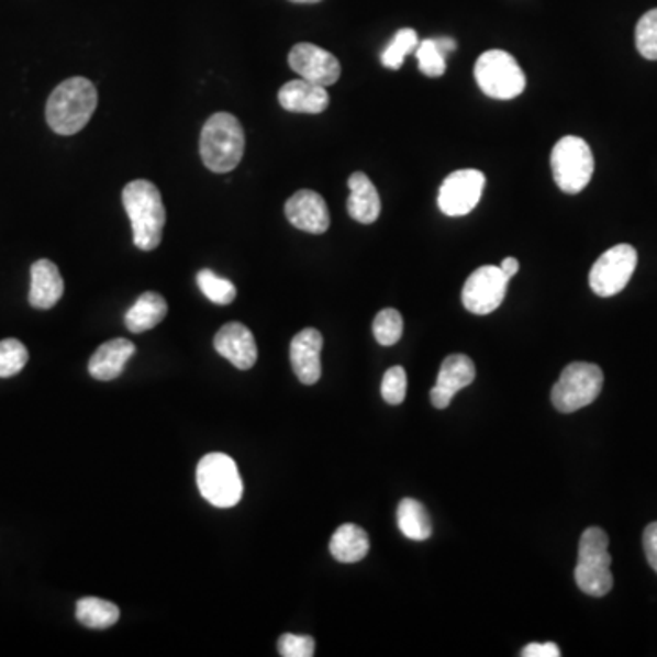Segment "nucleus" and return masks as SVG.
Masks as SVG:
<instances>
[{
    "label": "nucleus",
    "mask_w": 657,
    "mask_h": 657,
    "mask_svg": "<svg viewBox=\"0 0 657 657\" xmlns=\"http://www.w3.org/2000/svg\"><path fill=\"white\" fill-rule=\"evenodd\" d=\"M98 88L87 77H70L55 88L46 103V121L55 134L81 132L98 109Z\"/></svg>",
    "instance_id": "nucleus-1"
},
{
    "label": "nucleus",
    "mask_w": 657,
    "mask_h": 657,
    "mask_svg": "<svg viewBox=\"0 0 657 657\" xmlns=\"http://www.w3.org/2000/svg\"><path fill=\"white\" fill-rule=\"evenodd\" d=\"M123 205L132 223L135 247L141 250L159 247L167 212L156 185L148 179L130 181L123 190Z\"/></svg>",
    "instance_id": "nucleus-2"
},
{
    "label": "nucleus",
    "mask_w": 657,
    "mask_h": 657,
    "mask_svg": "<svg viewBox=\"0 0 657 657\" xmlns=\"http://www.w3.org/2000/svg\"><path fill=\"white\" fill-rule=\"evenodd\" d=\"M245 130L232 113H214L201 130L200 154L212 172H231L242 162Z\"/></svg>",
    "instance_id": "nucleus-3"
},
{
    "label": "nucleus",
    "mask_w": 657,
    "mask_h": 657,
    "mask_svg": "<svg viewBox=\"0 0 657 657\" xmlns=\"http://www.w3.org/2000/svg\"><path fill=\"white\" fill-rule=\"evenodd\" d=\"M612 557L609 552V535L601 528L582 532L577 555L576 582L581 592L592 598H603L614 587Z\"/></svg>",
    "instance_id": "nucleus-4"
},
{
    "label": "nucleus",
    "mask_w": 657,
    "mask_h": 657,
    "mask_svg": "<svg viewBox=\"0 0 657 657\" xmlns=\"http://www.w3.org/2000/svg\"><path fill=\"white\" fill-rule=\"evenodd\" d=\"M198 488L212 506L232 508L242 501L243 480L237 466L225 453H209L196 469Z\"/></svg>",
    "instance_id": "nucleus-5"
},
{
    "label": "nucleus",
    "mask_w": 657,
    "mask_h": 657,
    "mask_svg": "<svg viewBox=\"0 0 657 657\" xmlns=\"http://www.w3.org/2000/svg\"><path fill=\"white\" fill-rule=\"evenodd\" d=\"M475 81L491 99L510 101L524 92L526 76L512 54L504 49H490L477 59Z\"/></svg>",
    "instance_id": "nucleus-6"
},
{
    "label": "nucleus",
    "mask_w": 657,
    "mask_h": 657,
    "mask_svg": "<svg viewBox=\"0 0 657 657\" xmlns=\"http://www.w3.org/2000/svg\"><path fill=\"white\" fill-rule=\"evenodd\" d=\"M593 154L590 145L577 135H565L552 151V174L565 194H579L593 176Z\"/></svg>",
    "instance_id": "nucleus-7"
},
{
    "label": "nucleus",
    "mask_w": 657,
    "mask_h": 657,
    "mask_svg": "<svg viewBox=\"0 0 657 657\" xmlns=\"http://www.w3.org/2000/svg\"><path fill=\"white\" fill-rule=\"evenodd\" d=\"M603 371L595 364L574 361L560 372V378L552 389V402L560 413L576 411L592 404L603 389Z\"/></svg>",
    "instance_id": "nucleus-8"
},
{
    "label": "nucleus",
    "mask_w": 657,
    "mask_h": 657,
    "mask_svg": "<svg viewBox=\"0 0 657 657\" xmlns=\"http://www.w3.org/2000/svg\"><path fill=\"white\" fill-rule=\"evenodd\" d=\"M637 267V250L632 245L621 243L609 248L603 256H599L593 264L588 281L598 297L610 298L620 294Z\"/></svg>",
    "instance_id": "nucleus-9"
},
{
    "label": "nucleus",
    "mask_w": 657,
    "mask_h": 657,
    "mask_svg": "<svg viewBox=\"0 0 657 657\" xmlns=\"http://www.w3.org/2000/svg\"><path fill=\"white\" fill-rule=\"evenodd\" d=\"M508 283L510 278L502 272L501 267L495 265L479 267L464 283V308L468 309L469 313L480 314V316L493 313L504 302Z\"/></svg>",
    "instance_id": "nucleus-10"
},
{
    "label": "nucleus",
    "mask_w": 657,
    "mask_h": 657,
    "mask_svg": "<svg viewBox=\"0 0 657 657\" xmlns=\"http://www.w3.org/2000/svg\"><path fill=\"white\" fill-rule=\"evenodd\" d=\"M486 176L475 168L449 174L438 190V207L446 216H466L479 205Z\"/></svg>",
    "instance_id": "nucleus-11"
},
{
    "label": "nucleus",
    "mask_w": 657,
    "mask_h": 657,
    "mask_svg": "<svg viewBox=\"0 0 657 657\" xmlns=\"http://www.w3.org/2000/svg\"><path fill=\"white\" fill-rule=\"evenodd\" d=\"M289 66L305 81L316 82L320 87H333L342 76L339 60L327 49L316 44L300 43L292 46Z\"/></svg>",
    "instance_id": "nucleus-12"
},
{
    "label": "nucleus",
    "mask_w": 657,
    "mask_h": 657,
    "mask_svg": "<svg viewBox=\"0 0 657 657\" xmlns=\"http://www.w3.org/2000/svg\"><path fill=\"white\" fill-rule=\"evenodd\" d=\"M475 377H477V369H475L474 360L469 356H447L446 360L442 361L437 383L430 393L432 404L437 410H446L447 405L452 404L453 397L460 389L468 388L469 383H474Z\"/></svg>",
    "instance_id": "nucleus-13"
},
{
    "label": "nucleus",
    "mask_w": 657,
    "mask_h": 657,
    "mask_svg": "<svg viewBox=\"0 0 657 657\" xmlns=\"http://www.w3.org/2000/svg\"><path fill=\"white\" fill-rule=\"evenodd\" d=\"M286 216L292 226L309 234H324L331 225L327 203L314 190H298L286 203Z\"/></svg>",
    "instance_id": "nucleus-14"
},
{
    "label": "nucleus",
    "mask_w": 657,
    "mask_h": 657,
    "mask_svg": "<svg viewBox=\"0 0 657 657\" xmlns=\"http://www.w3.org/2000/svg\"><path fill=\"white\" fill-rule=\"evenodd\" d=\"M322 347L324 336L319 328L308 327L292 338L291 364L298 380L305 386H313L322 377Z\"/></svg>",
    "instance_id": "nucleus-15"
},
{
    "label": "nucleus",
    "mask_w": 657,
    "mask_h": 657,
    "mask_svg": "<svg viewBox=\"0 0 657 657\" xmlns=\"http://www.w3.org/2000/svg\"><path fill=\"white\" fill-rule=\"evenodd\" d=\"M214 349L242 371H247L258 360V345L254 334L240 322H231L218 331Z\"/></svg>",
    "instance_id": "nucleus-16"
},
{
    "label": "nucleus",
    "mask_w": 657,
    "mask_h": 657,
    "mask_svg": "<svg viewBox=\"0 0 657 657\" xmlns=\"http://www.w3.org/2000/svg\"><path fill=\"white\" fill-rule=\"evenodd\" d=\"M65 292V281L59 267L49 259H38L32 265V286H30V305L41 311L52 309L59 303Z\"/></svg>",
    "instance_id": "nucleus-17"
},
{
    "label": "nucleus",
    "mask_w": 657,
    "mask_h": 657,
    "mask_svg": "<svg viewBox=\"0 0 657 657\" xmlns=\"http://www.w3.org/2000/svg\"><path fill=\"white\" fill-rule=\"evenodd\" d=\"M278 101L281 109L294 113H322L328 107V93L325 87L305 79H294L280 88Z\"/></svg>",
    "instance_id": "nucleus-18"
},
{
    "label": "nucleus",
    "mask_w": 657,
    "mask_h": 657,
    "mask_svg": "<svg viewBox=\"0 0 657 657\" xmlns=\"http://www.w3.org/2000/svg\"><path fill=\"white\" fill-rule=\"evenodd\" d=\"M349 185V200H347V212L353 220L364 225H371L380 218L382 201L378 194L377 187L364 172H355L347 179Z\"/></svg>",
    "instance_id": "nucleus-19"
},
{
    "label": "nucleus",
    "mask_w": 657,
    "mask_h": 657,
    "mask_svg": "<svg viewBox=\"0 0 657 657\" xmlns=\"http://www.w3.org/2000/svg\"><path fill=\"white\" fill-rule=\"evenodd\" d=\"M135 345L126 338L110 339L101 345L88 364V371L96 380L109 382L121 377L126 361L134 356Z\"/></svg>",
    "instance_id": "nucleus-20"
},
{
    "label": "nucleus",
    "mask_w": 657,
    "mask_h": 657,
    "mask_svg": "<svg viewBox=\"0 0 657 657\" xmlns=\"http://www.w3.org/2000/svg\"><path fill=\"white\" fill-rule=\"evenodd\" d=\"M168 313L167 300L157 292H145L124 314V324L132 333L140 334L162 324Z\"/></svg>",
    "instance_id": "nucleus-21"
},
{
    "label": "nucleus",
    "mask_w": 657,
    "mask_h": 657,
    "mask_svg": "<svg viewBox=\"0 0 657 657\" xmlns=\"http://www.w3.org/2000/svg\"><path fill=\"white\" fill-rule=\"evenodd\" d=\"M328 549L338 563L353 565V563L366 559V555L369 554V537H367L366 530L356 524H342L331 537Z\"/></svg>",
    "instance_id": "nucleus-22"
},
{
    "label": "nucleus",
    "mask_w": 657,
    "mask_h": 657,
    "mask_svg": "<svg viewBox=\"0 0 657 657\" xmlns=\"http://www.w3.org/2000/svg\"><path fill=\"white\" fill-rule=\"evenodd\" d=\"M397 523L402 534L411 541H427L433 534V524L430 513L421 502L415 499H402L397 510Z\"/></svg>",
    "instance_id": "nucleus-23"
},
{
    "label": "nucleus",
    "mask_w": 657,
    "mask_h": 657,
    "mask_svg": "<svg viewBox=\"0 0 657 657\" xmlns=\"http://www.w3.org/2000/svg\"><path fill=\"white\" fill-rule=\"evenodd\" d=\"M118 604L110 603L107 599L85 598L77 601L76 617L81 625L96 631H104L115 625L119 621Z\"/></svg>",
    "instance_id": "nucleus-24"
},
{
    "label": "nucleus",
    "mask_w": 657,
    "mask_h": 657,
    "mask_svg": "<svg viewBox=\"0 0 657 657\" xmlns=\"http://www.w3.org/2000/svg\"><path fill=\"white\" fill-rule=\"evenodd\" d=\"M198 280V287L200 291L205 294L212 303L218 305H229V303L236 300V287L231 280L221 278L216 272H212L211 269H203L196 276Z\"/></svg>",
    "instance_id": "nucleus-25"
},
{
    "label": "nucleus",
    "mask_w": 657,
    "mask_h": 657,
    "mask_svg": "<svg viewBox=\"0 0 657 657\" xmlns=\"http://www.w3.org/2000/svg\"><path fill=\"white\" fill-rule=\"evenodd\" d=\"M419 46V35L411 27H402L394 35L393 41L383 49L382 65L389 70H400L404 65L405 55L411 54Z\"/></svg>",
    "instance_id": "nucleus-26"
},
{
    "label": "nucleus",
    "mask_w": 657,
    "mask_h": 657,
    "mask_svg": "<svg viewBox=\"0 0 657 657\" xmlns=\"http://www.w3.org/2000/svg\"><path fill=\"white\" fill-rule=\"evenodd\" d=\"M404 333V320L397 309H383L372 322V334L380 345H394Z\"/></svg>",
    "instance_id": "nucleus-27"
},
{
    "label": "nucleus",
    "mask_w": 657,
    "mask_h": 657,
    "mask_svg": "<svg viewBox=\"0 0 657 657\" xmlns=\"http://www.w3.org/2000/svg\"><path fill=\"white\" fill-rule=\"evenodd\" d=\"M27 349L15 338L0 342V378L15 377L26 367Z\"/></svg>",
    "instance_id": "nucleus-28"
},
{
    "label": "nucleus",
    "mask_w": 657,
    "mask_h": 657,
    "mask_svg": "<svg viewBox=\"0 0 657 657\" xmlns=\"http://www.w3.org/2000/svg\"><path fill=\"white\" fill-rule=\"evenodd\" d=\"M637 52L647 60H657V8L639 19L636 27Z\"/></svg>",
    "instance_id": "nucleus-29"
},
{
    "label": "nucleus",
    "mask_w": 657,
    "mask_h": 657,
    "mask_svg": "<svg viewBox=\"0 0 657 657\" xmlns=\"http://www.w3.org/2000/svg\"><path fill=\"white\" fill-rule=\"evenodd\" d=\"M416 59L422 74L427 77H441L446 74V59L435 38H426L416 46Z\"/></svg>",
    "instance_id": "nucleus-30"
},
{
    "label": "nucleus",
    "mask_w": 657,
    "mask_h": 657,
    "mask_svg": "<svg viewBox=\"0 0 657 657\" xmlns=\"http://www.w3.org/2000/svg\"><path fill=\"white\" fill-rule=\"evenodd\" d=\"M408 393V375L404 367L394 366L386 371L382 380V397L388 404L399 405Z\"/></svg>",
    "instance_id": "nucleus-31"
},
{
    "label": "nucleus",
    "mask_w": 657,
    "mask_h": 657,
    "mask_svg": "<svg viewBox=\"0 0 657 657\" xmlns=\"http://www.w3.org/2000/svg\"><path fill=\"white\" fill-rule=\"evenodd\" d=\"M314 650H316V643L311 636L283 634L278 639V653L283 657H313Z\"/></svg>",
    "instance_id": "nucleus-32"
},
{
    "label": "nucleus",
    "mask_w": 657,
    "mask_h": 657,
    "mask_svg": "<svg viewBox=\"0 0 657 657\" xmlns=\"http://www.w3.org/2000/svg\"><path fill=\"white\" fill-rule=\"evenodd\" d=\"M643 548L647 555L648 565L653 566L657 574V523L648 524L643 534Z\"/></svg>",
    "instance_id": "nucleus-33"
},
{
    "label": "nucleus",
    "mask_w": 657,
    "mask_h": 657,
    "mask_svg": "<svg viewBox=\"0 0 657 657\" xmlns=\"http://www.w3.org/2000/svg\"><path fill=\"white\" fill-rule=\"evenodd\" d=\"M524 657H559L560 650L555 643H530L523 650Z\"/></svg>",
    "instance_id": "nucleus-34"
},
{
    "label": "nucleus",
    "mask_w": 657,
    "mask_h": 657,
    "mask_svg": "<svg viewBox=\"0 0 657 657\" xmlns=\"http://www.w3.org/2000/svg\"><path fill=\"white\" fill-rule=\"evenodd\" d=\"M499 267H501L502 272H504V275L512 280L513 276L517 275L519 272V259L506 258L501 265H499Z\"/></svg>",
    "instance_id": "nucleus-35"
},
{
    "label": "nucleus",
    "mask_w": 657,
    "mask_h": 657,
    "mask_svg": "<svg viewBox=\"0 0 657 657\" xmlns=\"http://www.w3.org/2000/svg\"><path fill=\"white\" fill-rule=\"evenodd\" d=\"M435 41H437L438 48L442 49V54H446V52H452V49H455V46H457L453 38H435Z\"/></svg>",
    "instance_id": "nucleus-36"
},
{
    "label": "nucleus",
    "mask_w": 657,
    "mask_h": 657,
    "mask_svg": "<svg viewBox=\"0 0 657 657\" xmlns=\"http://www.w3.org/2000/svg\"><path fill=\"white\" fill-rule=\"evenodd\" d=\"M291 2H297V4H316L320 0H291Z\"/></svg>",
    "instance_id": "nucleus-37"
}]
</instances>
